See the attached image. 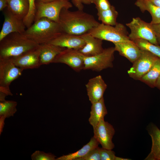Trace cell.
<instances>
[{
	"instance_id": "40",
	"label": "cell",
	"mask_w": 160,
	"mask_h": 160,
	"mask_svg": "<svg viewBox=\"0 0 160 160\" xmlns=\"http://www.w3.org/2000/svg\"><path fill=\"white\" fill-rule=\"evenodd\" d=\"M156 86H157L160 89V76L158 79L156 83Z\"/></svg>"
},
{
	"instance_id": "33",
	"label": "cell",
	"mask_w": 160,
	"mask_h": 160,
	"mask_svg": "<svg viewBox=\"0 0 160 160\" xmlns=\"http://www.w3.org/2000/svg\"><path fill=\"white\" fill-rule=\"evenodd\" d=\"M73 4L78 9L83 10V4H91V0H71Z\"/></svg>"
},
{
	"instance_id": "18",
	"label": "cell",
	"mask_w": 160,
	"mask_h": 160,
	"mask_svg": "<svg viewBox=\"0 0 160 160\" xmlns=\"http://www.w3.org/2000/svg\"><path fill=\"white\" fill-rule=\"evenodd\" d=\"M147 128L152 139V145L150 152L145 160H160V130L152 123Z\"/></svg>"
},
{
	"instance_id": "11",
	"label": "cell",
	"mask_w": 160,
	"mask_h": 160,
	"mask_svg": "<svg viewBox=\"0 0 160 160\" xmlns=\"http://www.w3.org/2000/svg\"><path fill=\"white\" fill-rule=\"evenodd\" d=\"M94 137L101 144L102 148L112 150L114 145L112 139L115 131L113 126L104 119L102 120L93 129Z\"/></svg>"
},
{
	"instance_id": "32",
	"label": "cell",
	"mask_w": 160,
	"mask_h": 160,
	"mask_svg": "<svg viewBox=\"0 0 160 160\" xmlns=\"http://www.w3.org/2000/svg\"><path fill=\"white\" fill-rule=\"evenodd\" d=\"M91 3L95 5L97 10H106L110 8L111 6L108 0H91Z\"/></svg>"
},
{
	"instance_id": "21",
	"label": "cell",
	"mask_w": 160,
	"mask_h": 160,
	"mask_svg": "<svg viewBox=\"0 0 160 160\" xmlns=\"http://www.w3.org/2000/svg\"><path fill=\"white\" fill-rule=\"evenodd\" d=\"M9 11L19 19L23 20L29 8V0H7Z\"/></svg>"
},
{
	"instance_id": "16",
	"label": "cell",
	"mask_w": 160,
	"mask_h": 160,
	"mask_svg": "<svg viewBox=\"0 0 160 160\" xmlns=\"http://www.w3.org/2000/svg\"><path fill=\"white\" fill-rule=\"evenodd\" d=\"M85 42V45L79 52L86 56H93L102 52L103 40L87 33L80 36Z\"/></svg>"
},
{
	"instance_id": "31",
	"label": "cell",
	"mask_w": 160,
	"mask_h": 160,
	"mask_svg": "<svg viewBox=\"0 0 160 160\" xmlns=\"http://www.w3.org/2000/svg\"><path fill=\"white\" fill-rule=\"evenodd\" d=\"M100 153L101 160H115V153L112 150L100 148Z\"/></svg>"
},
{
	"instance_id": "25",
	"label": "cell",
	"mask_w": 160,
	"mask_h": 160,
	"mask_svg": "<svg viewBox=\"0 0 160 160\" xmlns=\"http://www.w3.org/2000/svg\"><path fill=\"white\" fill-rule=\"evenodd\" d=\"M160 74V58L159 57L149 71L140 79L152 86H156Z\"/></svg>"
},
{
	"instance_id": "43",
	"label": "cell",
	"mask_w": 160,
	"mask_h": 160,
	"mask_svg": "<svg viewBox=\"0 0 160 160\" xmlns=\"http://www.w3.org/2000/svg\"><path fill=\"white\" fill-rule=\"evenodd\" d=\"M149 0H137V1H148Z\"/></svg>"
},
{
	"instance_id": "4",
	"label": "cell",
	"mask_w": 160,
	"mask_h": 160,
	"mask_svg": "<svg viewBox=\"0 0 160 160\" xmlns=\"http://www.w3.org/2000/svg\"><path fill=\"white\" fill-rule=\"evenodd\" d=\"M88 33L102 40H106L114 44L130 40L125 26L117 23L114 26L100 23Z\"/></svg>"
},
{
	"instance_id": "19",
	"label": "cell",
	"mask_w": 160,
	"mask_h": 160,
	"mask_svg": "<svg viewBox=\"0 0 160 160\" xmlns=\"http://www.w3.org/2000/svg\"><path fill=\"white\" fill-rule=\"evenodd\" d=\"M39 60L41 65L52 63L55 57L66 48L50 43L40 44Z\"/></svg>"
},
{
	"instance_id": "38",
	"label": "cell",
	"mask_w": 160,
	"mask_h": 160,
	"mask_svg": "<svg viewBox=\"0 0 160 160\" xmlns=\"http://www.w3.org/2000/svg\"><path fill=\"white\" fill-rule=\"evenodd\" d=\"M7 96L6 94L0 92V102L5 101L6 100L5 98Z\"/></svg>"
},
{
	"instance_id": "17",
	"label": "cell",
	"mask_w": 160,
	"mask_h": 160,
	"mask_svg": "<svg viewBox=\"0 0 160 160\" xmlns=\"http://www.w3.org/2000/svg\"><path fill=\"white\" fill-rule=\"evenodd\" d=\"M115 51L133 63L140 56L141 49L132 40L114 44Z\"/></svg>"
},
{
	"instance_id": "15",
	"label": "cell",
	"mask_w": 160,
	"mask_h": 160,
	"mask_svg": "<svg viewBox=\"0 0 160 160\" xmlns=\"http://www.w3.org/2000/svg\"><path fill=\"white\" fill-rule=\"evenodd\" d=\"M61 47L79 50L85 45L80 36L63 32L49 43Z\"/></svg>"
},
{
	"instance_id": "28",
	"label": "cell",
	"mask_w": 160,
	"mask_h": 160,
	"mask_svg": "<svg viewBox=\"0 0 160 160\" xmlns=\"http://www.w3.org/2000/svg\"><path fill=\"white\" fill-rule=\"evenodd\" d=\"M36 0H29V8L28 12L23 20L27 28H29L34 23L36 12Z\"/></svg>"
},
{
	"instance_id": "12",
	"label": "cell",
	"mask_w": 160,
	"mask_h": 160,
	"mask_svg": "<svg viewBox=\"0 0 160 160\" xmlns=\"http://www.w3.org/2000/svg\"><path fill=\"white\" fill-rule=\"evenodd\" d=\"M4 19L0 32V41L11 33L24 32L27 28L23 20L17 17L7 8L4 11Z\"/></svg>"
},
{
	"instance_id": "35",
	"label": "cell",
	"mask_w": 160,
	"mask_h": 160,
	"mask_svg": "<svg viewBox=\"0 0 160 160\" xmlns=\"http://www.w3.org/2000/svg\"><path fill=\"white\" fill-rule=\"evenodd\" d=\"M8 6L7 0H0V11H2Z\"/></svg>"
},
{
	"instance_id": "10",
	"label": "cell",
	"mask_w": 160,
	"mask_h": 160,
	"mask_svg": "<svg viewBox=\"0 0 160 160\" xmlns=\"http://www.w3.org/2000/svg\"><path fill=\"white\" fill-rule=\"evenodd\" d=\"M65 64L76 72L84 70L83 55L78 50L66 48L55 57L52 63Z\"/></svg>"
},
{
	"instance_id": "23",
	"label": "cell",
	"mask_w": 160,
	"mask_h": 160,
	"mask_svg": "<svg viewBox=\"0 0 160 160\" xmlns=\"http://www.w3.org/2000/svg\"><path fill=\"white\" fill-rule=\"evenodd\" d=\"M135 4L139 8L141 12H144L147 11L150 13L152 18L150 23L151 24L160 23V7L155 5L148 1H137Z\"/></svg>"
},
{
	"instance_id": "27",
	"label": "cell",
	"mask_w": 160,
	"mask_h": 160,
	"mask_svg": "<svg viewBox=\"0 0 160 160\" xmlns=\"http://www.w3.org/2000/svg\"><path fill=\"white\" fill-rule=\"evenodd\" d=\"M133 41L141 49L148 51L160 58V47L153 44L143 39H138Z\"/></svg>"
},
{
	"instance_id": "14",
	"label": "cell",
	"mask_w": 160,
	"mask_h": 160,
	"mask_svg": "<svg viewBox=\"0 0 160 160\" xmlns=\"http://www.w3.org/2000/svg\"><path fill=\"white\" fill-rule=\"evenodd\" d=\"M87 95L91 104L103 97L107 85L100 75L90 79L85 85Z\"/></svg>"
},
{
	"instance_id": "13",
	"label": "cell",
	"mask_w": 160,
	"mask_h": 160,
	"mask_svg": "<svg viewBox=\"0 0 160 160\" xmlns=\"http://www.w3.org/2000/svg\"><path fill=\"white\" fill-rule=\"evenodd\" d=\"M40 45L36 49L19 56L9 58L14 64L23 70L37 68L41 65L39 60Z\"/></svg>"
},
{
	"instance_id": "26",
	"label": "cell",
	"mask_w": 160,
	"mask_h": 160,
	"mask_svg": "<svg viewBox=\"0 0 160 160\" xmlns=\"http://www.w3.org/2000/svg\"><path fill=\"white\" fill-rule=\"evenodd\" d=\"M17 103L13 100L0 102V116L6 118L13 116L17 111Z\"/></svg>"
},
{
	"instance_id": "9",
	"label": "cell",
	"mask_w": 160,
	"mask_h": 160,
	"mask_svg": "<svg viewBox=\"0 0 160 160\" xmlns=\"http://www.w3.org/2000/svg\"><path fill=\"white\" fill-rule=\"evenodd\" d=\"M158 58L148 51L141 49L140 56L127 71L128 75L134 79L140 80L149 71Z\"/></svg>"
},
{
	"instance_id": "22",
	"label": "cell",
	"mask_w": 160,
	"mask_h": 160,
	"mask_svg": "<svg viewBox=\"0 0 160 160\" xmlns=\"http://www.w3.org/2000/svg\"><path fill=\"white\" fill-rule=\"evenodd\" d=\"M99 143L93 136L90 141L81 149L73 153L63 155L56 159V160H76L85 156L90 151L98 146Z\"/></svg>"
},
{
	"instance_id": "39",
	"label": "cell",
	"mask_w": 160,
	"mask_h": 160,
	"mask_svg": "<svg viewBox=\"0 0 160 160\" xmlns=\"http://www.w3.org/2000/svg\"><path fill=\"white\" fill-rule=\"evenodd\" d=\"M55 0H63L69 1L70 0H36V2L46 3Z\"/></svg>"
},
{
	"instance_id": "30",
	"label": "cell",
	"mask_w": 160,
	"mask_h": 160,
	"mask_svg": "<svg viewBox=\"0 0 160 160\" xmlns=\"http://www.w3.org/2000/svg\"><path fill=\"white\" fill-rule=\"evenodd\" d=\"M76 160H101L100 153V148L98 146L90 151L83 157Z\"/></svg>"
},
{
	"instance_id": "8",
	"label": "cell",
	"mask_w": 160,
	"mask_h": 160,
	"mask_svg": "<svg viewBox=\"0 0 160 160\" xmlns=\"http://www.w3.org/2000/svg\"><path fill=\"white\" fill-rule=\"evenodd\" d=\"M114 47L105 48L100 53L91 56L83 55L84 61V70H91L99 72L103 70L113 66Z\"/></svg>"
},
{
	"instance_id": "42",
	"label": "cell",
	"mask_w": 160,
	"mask_h": 160,
	"mask_svg": "<svg viewBox=\"0 0 160 160\" xmlns=\"http://www.w3.org/2000/svg\"><path fill=\"white\" fill-rule=\"evenodd\" d=\"M157 39L158 44H160V35L158 36H157Z\"/></svg>"
},
{
	"instance_id": "6",
	"label": "cell",
	"mask_w": 160,
	"mask_h": 160,
	"mask_svg": "<svg viewBox=\"0 0 160 160\" xmlns=\"http://www.w3.org/2000/svg\"><path fill=\"white\" fill-rule=\"evenodd\" d=\"M36 12L34 22L41 18L46 17L58 23L62 9L63 8L69 9L73 6L69 1L63 0L46 3L36 2Z\"/></svg>"
},
{
	"instance_id": "2",
	"label": "cell",
	"mask_w": 160,
	"mask_h": 160,
	"mask_svg": "<svg viewBox=\"0 0 160 160\" xmlns=\"http://www.w3.org/2000/svg\"><path fill=\"white\" fill-rule=\"evenodd\" d=\"M63 32L58 23L42 17L34 22L23 34L40 45L49 43Z\"/></svg>"
},
{
	"instance_id": "34",
	"label": "cell",
	"mask_w": 160,
	"mask_h": 160,
	"mask_svg": "<svg viewBox=\"0 0 160 160\" xmlns=\"http://www.w3.org/2000/svg\"><path fill=\"white\" fill-rule=\"evenodd\" d=\"M152 28L156 36L160 35V23L155 24H152Z\"/></svg>"
},
{
	"instance_id": "20",
	"label": "cell",
	"mask_w": 160,
	"mask_h": 160,
	"mask_svg": "<svg viewBox=\"0 0 160 160\" xmlns=\"http://www.w3.org/2000/svg\"><path fill=\"white\" fill-rule=\"evenodd\" d=\"M92 104L89 121L94 129L102 120L104 119V116L107 114V111L103 97Z\"/></svg>"
},
{
	"instance_id": "7",
	"label": "cell",
	"mask_w": 160,
	"mask_h": 160,
	"mask_svg": "<svg viewBox=\"0 0 160 160\" xmlns=\"http://www.w3.org/2000/svg\"><path fill=\"white\" fill-rule=\"evenodd\" d=\"M130 30L128 36L132 41L143 39L156 45L158 43L156 36L152 28V24L141 20L139 17L133 18L132 21L126 24Z\"/></svg>"
},
{
	"instance_id": "37",
	"label": "cell",
	"mask_w": 160,
	"mask_h": 160,
	"mask_svg": "<svg viewBox=\"0 0 160 160\" xmlns=\"http://www.w3.org/2000/svg\"><path fill=\"white\" fill-rule=\"evenodd\" d=\"M148 1L155 5L160 7V0H149Z\"/></svg>"
},
{
	"instance_id": "24",
	"label": "cell",
	"mask_w": 160,
	"mask_h": 160,
	"mask_svg": "<svg viewBox=\"0 0 160 160\" xmlns=\"http://www.w3.org/2000/svg\"><path fill=\"white\" fill-rule=\"evenodd\" d=\"M97 15L98 20L105 25L115 26L117 23L116 19L118 13L113 5L106 10H97Z\"/></svg>"
},
{
	"instance_id": "36",
	"label": "cell",
	"mask_w": 160,
	"mask_h": 160,
	"mask_svg": "<svg viewBox=\"0 0 160 160\" xmlns=\"http://www.w3.org/2000/svg\"><path fill=\"white\" fill-rule=\"evenodd\" d=\"M6 118L2 116H0V133L3 131L4 124V120Z\"/></svg>"
},
{
	"instance_id": "3",
	"label": "cell",
	"mask_w": 160,
	"mask_h": 160,
	"mask_svg": "<svg viewBox=\"0 0 160 160\" xmlns=\"http://www.w3.org/2000/svg\"><path fill=\"white\" fill-rule=\"evenodd\" d=\"M39 45L23 33H11L0 41V59L19 56L36 49Z\"/></svg>"
},
{
	"instance_id": "5",
	"label": "cell",
	"mask_w": 160,
	"mask_h": 160,
	"mask_svg": "<svg viewBox=\"0 0 160 160\" xmlns=\"http://www.w3.org/2000/svg\"><path fill=\"white\" fill-rule=\"evenodd\" d=\"M23 71L17 66L10 58L0 59V92L7 95H12L9 86L21 75Z\"/></svg>"
},
{
	"instance_id": "1",
	"label": "cell",
	"mask_w": 160,
	"mask_h": 160,
	"mask_svg": "<svg viewBox=\"0 0 160 160\" xmlns=\"http://www.w3.org/2000/svg\"><path fill=\"white\" fill-rule=\"evenodd\" d=\"M59 23L63 32L77 36L88 33L100 24L92 15L83 10L71 11L65 8L60 12Z\"/></svg>"
},
{
	"instance_id": "29",
	"label": "cell",
	"mask_w": 160,
	"mask_h": 160,
	"mask_svg": "<svg viewBox=\"0 0 160 160\" xmlns=\"http://www.w3.org/2000/svg\"><path fill=\"white\" fill-rule=\"evenodd\" d=\"M32 160H55L56 156L51 153L36 151L31 155Z\"/></svg>"
},
{
	"instance_id": "41",
	"label": "cell",
	"mask_w": 160,
	"mask_h": 160,
	"mask_svg": "<svg viewBox=\"0 0 160 160\" xmlns=\"http://www.w3.org/2000/svg\"><path fill=\"white\" fill-rule=\"evenodd\" d=\"M131 159L116 156L115 160H130Z\"/></svg>"
}]
</instances>
